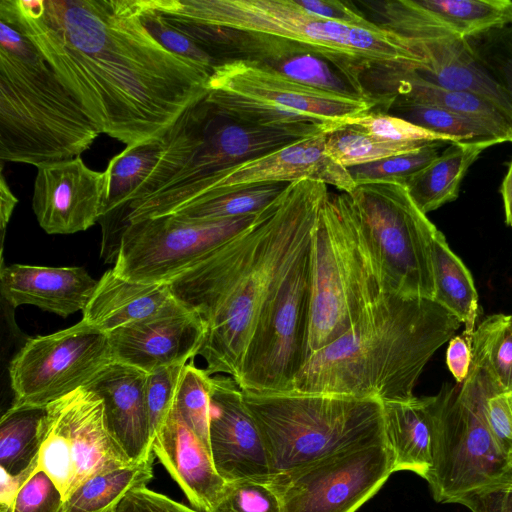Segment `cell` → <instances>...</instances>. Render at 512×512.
Instances as JSON below:
<instances>
[{
  "label": "cell",
  "instance_id": "18",
  "mask_svg": "<svg viewBox=\"0 0 512 512\" xmlns=\"http://www.w3.org/2000/svg\"><path fill=\"white\" fill-rule=\"evenodd\" d=\"M377 26L403 37L459 39L512 22L510 0L361 1Z\"/></svg>",
  "mask_w": 512,
  "mask_h": 512
},
{
  "label": "cell",
  "instance_id": "41",
  "mask_svg": "<svg viewBox=\"0 0 512 512\" xmlns=\"http://www.w3.org/2000/svg\"><path fill=\"white\" fill-rule=\"evenodd\" d=\"M207 512H283L268 480L242 479L226 482Z\"/></svg>",
  "mask_w": 512,
  "mask_h": 512
},
{
  "label": "cell",
  "instance_id": "22",
  "mask_svg": "<svg viewBox=\"0 0 512 512\" xmlns=\"http://www.w3.org/2000/svg\"><path fill=\"white\" fill-rule=\"evenodd\" d=\"M205 323L185 311L117 329L108 340L115 361L146 373L172 365H185L198 355Z\"/></svg>",
  "mask_w": 512,
  "mask_h": 512
},
{
  "label": "cell",
  "instance_id": "19",
  "mask_svg": "<svg viewBox=\"0 0 512 512\" xmlns=\"http://www.w3.org/2000/svg\"><path fill=\"white\" fill-rule=\"evenodd\" d=\"M209 447L214 466L226 482L271 477L266 448L243 392L223 374L211 376Z\"/></svg>",
  "mask_w": 512,
  "mask_h": 512
},
{
  "label": "cell",
  "instance_id": "48",
  "mask_svg": "<svg viewBox=\"0 0 512 512\" xmlns=\"http://www.w3.org/2000/svg\"><path fill=\"white\" fill-rule=\"evenodd\" d=\"M299 5L317 18L365 28L377 27L352 2L338 0H297Z\"/></svg>",
  "mask_w": 512,
  "mask_h": 512
},
{
  "label": "cell",
  "instance_id": "42",
  "mask_svg": "<svg viewBox=\"0 0 512 512\" xmlns=\"http://www.w3.org/2000/svg\"><path fill=\"white\" fill-rule=\"evenodd\" d=\"M185 365H172L147 373L145 400L152 444L172 412Z\"/></svg>",
  "mask_w": 512,
  "mask_h": 512
},
{
  "label": "cell",
  "instance_id": "40",
  "mask_svg": "<svg viewBox=\"0 0 512 512\" xmlns=\"http://www.w3.org/2000/svg\"><path fill=\"white\" fill-rule=\"evenodd\" d=\"M443 143H430L380 161L352 166L347 170L356 186L368 183H392L405 186L416 173L439 156V147Z\"/></svg>",
  "mask_w": 512,
  "mask_h": 512
},
{
  "label": "cell",
  "instance_id": "51",
  "mask_svg": "<svg viewBox=\"0 0 512 512\" xmlns=\"http://www.w3.org/2000/svg\"><path fill=\"white\" fill-rule=\"evenodd\" d=\"M38 469L39 457L28 468L17 474H11L0 467V512H11L18 493Z\"/></svg>",
  "mask_w": 512,
  "mask_h": 512
},
{
  "label": "cell",
  "instance_id": "7",
  "mask_svg": "<svg viewBox=\"0 0 512 512\" xmlns=\"http://www.w3.org/2000/svg\"><path fill=\"white\" fill-rule=\"evenodd\" d=\"M242 392L261 433L271 476L344 449L386 441L380 401L297 392Z\"/></svg>",
  "mask_w": 512,
  "mask_h": 512
},
{
  "label": "cell",
  "instance_id": "1",
  "mask_svg": "<svg viewBox=\"0 0 512 512\" xmlns=\"http://www.w3.org/2000/svg\"><path fill=\"white\" fill-rule=\"evenodd\" d=\"M100 133L133 147L161 139L208 92L212 70L163 47L138 0H0Z\"/></svg>",
  "mask_w": 512,
  "mask_h": 512
},
{
  "label": "cell",
  "instance_id": "15",
  "mask_svg": "<svg viewBox=\"0 0 512 512\" xmlns=\"http://www.w3.org/2000/svg\"><path fill=\"white\" fill-rule=\"evenodd\" d=\"M256 215L218 221L171 215L135 221L123 218L112 269L134 282L168 283L246 229Z\"/></svg>",
  "mask_w": 512,
  "mask_h": 512
},
{
  "label": "cell",
  "instance_id": "52",
  "mask_svg": "<svg viewBox=\"0 0 512 512\" xmlns=\"http://www.w3.org/2000/svg\"><path fill=\"white\" fill-rule=\"evenodd\" d=\"M18 203V199L10 190L8 184L6 183L4 175L1 173L0 180V224H1V245L3 252V242H4V234L7 224L11 218L13 210Z\"/></svg>",
  "mask_w": 512,
  "mask_h": 512
},
{
  "label": "cell",
  "instance_id": "14",
  "mask_svg": "<svg viewBox=\"0 0 512 512\" xmlns=\"http://www.w3.org/2000/svg\"><path fill=\"white\" fill-rule=\"evenodd\" d=\"M107 334L81 320L63 330L29 338L9 365L10 408L43 409L86 387L114 362Z\"/></svg>",
  "mask_w": 512,
  "mask_h": 512
},
{
  "label": "cell",
  "instance_id": "10",
  "mask_svg": "<svg viewBox=\"0 0 512 512\" xmlns=\"http://www.w3.org/2000/svg\"><path fill=\"white\" fill-rule=\"evenodd\" d=\"M207 99L231 118L267 127L320 125L327 131L382 104L296 82L254 62L232 60L214 66Z\"/></svg>",
  "mask_w": 512,
  "mask_h": 512
},
{
  "label": "cell",
  "instance_id": "55",
  "mask_svg": "<svg viewBox=\"0 0 512 512\" xmlns=\"http://www.w3.org/2000/svg\"><path fill=\"white\" fill-rule=\"evenodd\" d=\"M512 227V226H511Z\"/></svg>",
  "mask_w": 512,
  "mask_h": 512
},
{
  "label": "cell",
  "instance_id": "21",
  "mask_svg": "<svg viewBox=\"0 0 512 512\" xmlns=\"http://www.w3.org/2000/svg\"><path fill=\"white\" fill-rule=\"evenodd\" d=\"M213 46L220 62L246 60L270 67L314 88L366 99L374 97L362 81L293 41L219 28L214 35Z\"/></svg>",
  "mask_w": 512,
  "mask_h": 512
},
{
  "label": "cell",
  "instance_id": "32",
  "mask_svg": "<svg viewBox=\"0 0 512 512\" xmlns=\"http://www.w3.org/2000/svg\"><path fill=\"white\" fill-rule=\"evenodd\" d=\"M386 97L387 102L383 105L388 114L441 135L450 142H509L502 132L483 121L432 105Z\"/></svg>",
  "mask_w": 512,
  "mask_h": 512
},
{
  "label": "cell",
  "instance_id": "20",
  "mask_svg": "<svg viewBox=\"0 0 512 512\" xmlns=\"http://www.w3.org/2000/svg\"><path fill=\"white\" fill-rule=\"evenodd\" d=\"M107 179L105 171L90 169L76 157L37 167L32 208L48 234L85 231L103 217Z\"/></svg>",
  "mask_w": 512,
  "mask_h": 512
},
{
  "label": "cell",
  "instance_id": "2",
  "mask_svg": "<svg viewBox=\"0 0 512 512\" xmlns=\"http://www.w3.org/2000/svg\"><path fill=\"white\" fill-rule=\"evenodd\" d=\"M328 194L319 181L289 183L246 229L167 283L175 299L205 323L198 355L208 375L238 377L257 327L310 248Z\"/></svg>",
  "mask_w": 512,
  "mask_h": 512
},
{
  "label": "cell",
  "instance_id": "31",
  "mask_svg": "<svg viewBox=\"0 0 512 512\" xmlns=\"http://www.w3.org/2000/svg\"><path fill=\"white\" fill-rule=\"evenodd\" d=\"M155 457L91 477L64 501L61 512H114L130 491L152 480Z\"/></svg>",
  "mask_w": 512,
  "mask_h": 512
},
{
  "label": "cell",
  "instance_id": "8",
  "mask_svg": "<svg viewBox=\"0 0 512 512\" xmlns=\"http://www.w3.org/2000/svg\"><path fill=\"white\" fill-rule=\"evenodd\" d=\"M325 131L314 124L267 127L240 122L205 95L186 108L161 137V157L130 202L201 182Z\"/></svg>",
  "mask_w": 512,
  "mask_h": 512
},
{
  "label": "cell",
  "instance_id": "6",
  "mask_svg": "<svg viewBox=\"0 0 512 512\" xmlns=\"http://www.w3.org/2000/svg\"><path fill=\"white\" fill-rule=\"evenodd\" d=\"M308 358L394 293L348 193H329L310 243Z\"/></svg>",
  "mask_w": 512,
  "mask_h": 512
},
{
  "label": "cell",
  "instance_id": "34",
  "mask_svg": "<svg viewBox=\"0 0 512 512\" xmlns=\"http://www.w3.org/2000/svg\"><path fill=\"white\" fill-rule=\"evenodd\" d=\"M472 364L483 368L501 392H512V315L487 317L472 336Z\"/></svg>",
  "mask_w": 512,
  "mask_h": 512
},
{
  "label": "cell",
  "instance_id": "3",
  "mask_svg": "<svg viewBox=\"0 0 512 512\" xmlns=\"http://www.w3.org/2000/svg\"><path fill=\"white\" fill-rule=\"evenodd\" d=\"M460 325L433 299L391 293L345 334L314 352L290 392L381 403L409 400L428 361Z\"/></svg>",
  "mask_w": 512,
  "mask_h": 512
},
{
  "label": "cell",
  "instance_id": "49",
  "mask_svg": "<svg viewBox=\"0 0 512 512\" xmlns=\"http://www.w3.org/2000/svg\"><path fill=\"white\" fill-rule=\"evenodd\" d=\"M114 512H200L146 487L130 491Z\"/></svg>",
  "mask_w": 512,
  "mask_h": 512
},
{
  "label": "cell",
  "instance_id": "46",
  "mask_svg": "<svg viewBox=\"0 0 512 512\" xmlns=\"http://www.w3.org/2000/svg\"><path fill=\"white\" fill-rule=\"evenodd\" d=\"M455 503L465 506L471 512H512V475L472 491Z\"/></svg>",
  "mask_w": 512,
  "mask_h": 512
},
{
  "label": "cell",
  "instance_id": "13",
  "mask_svg": "<svg viewBox=\"0 0 512 512\" xmlns=\"http://www.w3.org/2000/svg\"><path fill=\"white\" fill-rule=\"evenodd\" d=\"M325 133L303 138L201 182L130 202L127 205V219L135 221L170 215L189 204L266 183L309 179L350 193L356 184L347 168L326 153Z\"/></svg>",
  "mask_w": 512,
  "mask_h": 512
},
{
  "label": "cell",
  "instance_id": "28",
  "mask_svg": "<svg viewBox=\"0 0 512 512\" xmlns=\"http://www.w3.org/2000/svg\"><path fill=\"white\" fill-rule=\"evenodd\" d=\"M366 75L383 80L384 93L379 95L432 105L483 121L498 129L512 142V113L486 96L436 86L401 75L393 69L375 70Z\"/></svg>",
  "mask_w": 512,
  "mask_h": 512
},
{
  "label": "cell",
  "instance_id": "26",
  "mask_svg": "<svg viewBox=\"0 0 512 512\" xmlns=\"http://www.w3.org/2000/svg\"><path fill=\"white\" fill-rule=\"evenodd\" d=\"M152 450L194 509L207 512L226 481L218 474L210 449L201 438L172 411Z\"/></svg>",
  "mask_w": 512,
  "mask_h": 512
},
{
  "label": "cell",
  "instance_id": "16",
  "mask_svg": "<svg viewBox=\"0 0 512 512\" xmlns=\"http://www.w3.org/2000/svg\"><path fill=\"white\" fill-rule=\"evenodd\" d=\"M309 250L290 273L247 347L234 380L243 391L290 392L294 379L308 360Z\"/></svg>",
  "mask_w": 512,
  "mask_h": 512
},
{
  "label": "cell",
  "instance_id": "25",
  "mask_svg": "<svg viewBox=\"0 0 512 512\" xmlns=\"http://www.w3.org/2000/svg\"><path fill=\"white\" fill-rule=\"evenodd\" d=\"M186 310L169 285L140 283L107 270L82 311V320L109 334L117 329Z\"/></svg>",
  "mask_w": 512,
  "mask_h": 512
},
{
  "label": "cell",
  "instance_id": "43",
  "mask_svg": "<svg viewBox=\"0 0 512 512\" xmlns=\"http://www.w3.org/2000/svg\"><path fill=\"white\" fill-rule=\"evenodd\" d=\"M342 124L355 125L382 140L398 143H433L450 141L438 134L416 126L388 113L373 111L345 120Z\"/></svg>",
  "mask_w": 512,
  "mask_h": 512
},
{
  "label": "cell",
  "instance_id": "29",
  "mask_svg": "<svg viewBox=\"0 0 512 512\" xmlns=\"http://www.w3.org/2000/svg\"><path fill=\"white\" fill-rule=\"evenodd\" d=\"M493 142H450L429 165L405 185L409 196L424 214L458 197L459 187L469 167Z\"/></svg>",
  "mask_w": 512,
  "mask_h": 512
},
{
  "label": "cell",
  "instance_id": "4",
  "mask_svg": "<svg viewBox=\"0 0 512 512\" xmlns=\"http://www.w3.org/2000/svg\"><path fill=\"white\" fill-rule=\"evenodd\" d=\"M99 134L37 48L0 19V159L36 167L73 159Z\"/></svg>",
  "mask_w": 512,
  "mask_h": 512
},
{
  "label": "cell",
  "instance_id": "24",
  "mask_svg": "<svg viewBox=\"0 0 512 512\" xmlns=\"http://www.w3.org/2000/svg\"><path fill=\"white\" fill-rule=\"evenodd\" d=\"M98 280L82 267L1 266L0 289L12 307L33 305L63 318L83 311Z\"/></svg>",
  "mask_w": 512,
  "mask_h": 512
},
{
  "label": "cell",
  "instance_id": "5",
  "mask_svg": "<svg viewBox=\"0 0 512 512\" xmlns=\"http://www.w3.org/2000/svg\"><path fill=\"white\" fill-rule=\"evenodd\" d=\"M150 4L165 18L296 42L359 81L369 71L408 68L414 61L408 38L379 26L317 18L297 0H150Z\"/></svg>",
  "mask_w": 512,
  "mask_h": 512
},
{
  "label": "cell",
  "instance_id": "11",
  "mask_svg": "<svg viewBox=\"0 0 512 512\" xmlns=\"http://www.w3.org/2000/svg\"><path fill=\"white\" fill-rule=\"evenodd\" d=\"M394 293L434 300L431 243L436 226L405 186L357 185L348 193Z\"/></svg>",
  "mask_w": 512,
  "mask_h": 512
},
{
  "label": "cell",
  "instance_id": "38",
  "mask_svg": "<svg viewBox=\"0 0 512 512\" xmlns=\"http://www.w3.org/2000/svg\"><path fill=\"white\" fill-rule=\"evenodd\" d=\"M465 40L478 63L512 107V22Z\"/></svg>",
  "mask_w": 512,
  "mask_h": 512
},
{
  "label": "cell",
  "instance_id": "30",
  "mask_svg": "<svg viewBox=\"0 0 512 512\" xmlns=\"http://www.w3.org/2000/svg\"><path fill=\"white\" fill-rule=\"evenodd\" d=\"M431 256L435 285L434 300L464 324L462 335L471 345L479 314L478 294L472 275L451 250L445 236L439 230L432 238Z\"/></svg>",
  "mask_w": 512,
  "mask_h": 512
},
{
  "label": "cell",
  "instance_id": "23",
  "mask_svg": "<svg viewBox=\"0 0 512 512\" xmlns=\"http://www.w3.org/2000/svg\"><path fill=\"white\" fill-rule=\"evenodd\" d=\"M147 373L114 361L86 386L103 401L111 436L133 462L153 455L145 400Z\"/></svg>",
  "mask_w": 512,
  "mask_h": 512
},
{
  "label": "cell",
  "instance_id": "54",
  "mask_svg": "<svg viewBox=\"0 0 512 512\" xmlns=\"http://www.w3.org/2000/svg\"><path fill=\"white\" fill-rule=\"evenodd\" d=\"M509 460H510V464H511V467H512V455L509 457Z\"/></svg>",
  "mask_w": 512,
  "mask_h": 512
},
{
  "label": "cell",
  "instance_id": "47",
  "mask_svg": "<svg viewBox=\"0 0 512 512\" xmlns=\"http://www.w3.org/2000/svg\"><path fill=\"white\" fill-rule=\"evenodd\" d=\"M485 415L498 446L509 458L512 455V392L491 395L485 404Z\"/></svg>",
  "mask_w": 512,
  "mask_h": 512
},
{
  "label": "cell",
  "instance_id": "50",
  "mask_svg": "<svg viewBox=\"0 0 512 512\" xmlns=\"http://www.w3.org/2000/svg\"><path fill=\"white\" fill-rule=\"evenodd\" d=\"M446 364L457 383H463L472 365L471 345L463 335L453 336L446 350Z\"/></svg>",
  "mask_w": 512,
  "mask_h": 512
},
{
  "label": "cell",
  "instance_id": "9",
  "mask_svg": "<svg viewBox=\"0 0 512 512\" xmlns=\"http://www.w3.org/2000/svg\"><path fill=\"white\" fill-rule=\"evenodd\" d=\"M499 392L487 372L472 364L460 387L446 383L437 393L432 466L426 479L436 502L455 503L512 475L510 460L485 415L487 399Z\"/></svg>",
  "mask_w": 512,
  "mask_h": 512
},
{
  "label": "cell",
  "instance_id": "44",
  "mask_svg": "<svg viewBox=\"0 0 512 512\" xmlns=\"http://www.w3.org/2000/svg\"><path fill=\"white\" fill-rule=\"evenodd\" d=\"M142 21L151 35L170 52L195 61L210 70L215 60L194 41L170 26L161 14L155 10L149 0H138Z\"/></svg>",
  "mask_w": 512,
  "mask_h": 512
},
{
  "label": "cell",
  "instance_id": "36",
  "mask_svg": "<svg viewBox=\"0 0 512 512\" xmlns=\"http://www.w3.org/2000/svg\"><path fill=\"white\" fill-rule=\"evenodd\" d=\"M288 184L253 185L189 204L170 215L191 221H218L256 215L270 205Z\"/></svg>",
  "mask_w": 512,
  "mask_h": 512
},
{
  "label": "cell",
  "instance_id": "39",
  "mask_svg": "<svg viewBox=\"0 0 512 512\" xmlns=\"http://www.w3.org/2000/svg\"><path fill=\"white\" fill-rule=\"evenodd\" d=\"M211 376L205 369L187 363L176 391L172 411L209 447Z\"/></svg>",
  "mask_w": 512,
  "mask_h": 512
},
{
  "label": "cell",
  "instance_id": "17",
  "mask_svg": "<svg viewBox=\"0 0 512 512\" xmlns=\"http://www.w3.org/2000/svg\"><path fill=\"white\" fill-rule=\"evenodd\" d=\"M392 473L394 459L384 441L341 450L268 482L283 512H356Z\"/></svg>",
  "mask_w": 512,
  "mask_h": 512
},
{
  "label": "cell",
  "instance_id": "35",
  "mask_svg": "<svg viewBox=\"0 0 512 512\" xmlns=\"http://www.w3.org/2000/svg\"><path fill=\"white\" fill-rule=\"evenodd\" d=\"M45 408H9L0 420V467L11 474L28 468L39 457Z\"/></svg>",
  "mask_w": 512,
  "mask_h": 512
},
{
  "label": "cell",
  "instance_id": "37",
  "mask_svg": "<svg viewBox=\"0 0 512 512\" xmlns=\"http://www.w3.org/2000/svg\"><path fill=\"white\" fill-rule=\"evenodd\" d=\"M428 144L378 139L351 124H341L325 133L326 153L345 168L380 161Z\"/></svg>",
  "mask_w": 512,
  "mask_h": 512
},
{
  "label": "cell",
  "instance_id": "27",
  "mask_svg": "<svg viewBox=\"0 0 512 512\" xmlns=\"http://www.w3.org/2000/svg\"><path fill=\"white\" fill-rule=\"evenodd\" d=\"M382 405L385 437L393 455L394 472L410 471L426 480L432 466L437 394Z\"/></svg>",
  "mask_w": 512,
  "mask_h": 512
},
{
  "label": "cell",
  "instance_id": "45",
  "mask_svg": "<svg viewBox=\"0 0 512 512\" xmlns=\"http://www.w3.org/2000/svg\"><path fill=\"white\" fill-rule=\"evenodd\" d=\"M63 503L56 484L39 468L18 493L11 512H61Z\"/></svg>",
  "mask_w": 512,
  "mask_h": 512
},
{
  "label": "cell",
  "instance_id": "33",
  "mask_svg": "<svg viewBox=\"0 0 512 512\" xmlns=\"http://www.w3.org/2000/svg\"><path fill=\"white\" fill-rule=\"evenodd\" d=\"M162 150L161 139H158L126 147L111 158L105 170L107 190L103 217L130 202L137 188L157 165Z\"/></svg>",
  "mask_w": 512,
  "mask_h": 512
},
{
  "label": "cell",
  "instance_id": "53",
  "mask_svg": "<svg viewBox=\"0 0 512 512\" xmlns=\"http://www.w3.org/2000/svg\"><path fill=\"white\" fill-rule=\"evenodd\" d=\"M506 223L512 226V161L501 185Z\"/></svg>",
  "mask_w": 512,
  "mask_h": 512
},
{
  "label": "cell",
  "instance_id": "12",
  "mask_svg": "<svg viewBox=\"0 0 512 512\" xmlns=\"http://www.w3.org/2000/svg\"><path fill=\"white\" fill-rule=\"evenodd\" d=\"M134 463L111 436L102 399L87 387L45 407L39 468L64 501L86 480Z\"/></svg>",
  "mask_w": 512,
  "mask_h": 512
}]
</instances>
